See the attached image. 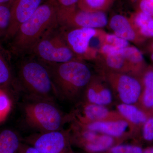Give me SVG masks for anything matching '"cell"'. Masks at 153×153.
<instances>
[{
  "label": "cell",
  "instance_id": "21",
  "mask_svg": "<svg viewBox=\"0 0 153 153\" xmlns=\"http://www.w3.org/2000/svg\"><path fill=\"white\" fill-rule=\"evenodd\" d=\"M115 138L100 133L92 142L84 146L82 149L88 152H100L107 150L112 147Z\"/></svg>",
  "mask_w": 153,
  "mask_h": 153
},
{
  "label": "cell",
  "instance_id": "4",
  "mask_svg": "<svg viewBox=\"0 0 153 153\" xmlns=\"http://www.w3.org/2000/svg\"><path fill=\"white\" fill-rule=\"evenodd\" d=\"M24 105L25 120L28 125L40 132L63 129L64 125L72 120L73 113L65 114L55 102L30 99Z\"/></svg>",
  "mask_w": 153,
  "mask_h": 153
},
{
  "label": "cell",
  "instance_id": "14",
  "mask_svg": "<svg viewBox=\"0 0 153 153\" xmlns=\"http://www.w3.org/2000/svg\"><path fill=\"white\" fill-rule=\"evenodd\" d=\"M85 88V97L87 102L104 106L112 102L111 90L101 82L92 79Z\"/></svg>",
  "mask_w": 153,
  "mask_h": 153
},
{
  "label": "cell",
  "instance_id": "8",
  "mask_svg": "<svg viewBox=\"0 0 153 153\" xmlns=\"http://www.w3.org/2000/svg\"><path fill=\"white\" fill-rule=\"evenodd\" d=\"M25 141L41 153H73L68 129L33 134L26 137Z\"/></svg>",
  "mask_w": 153,
  "mask_h": 153
},
{
  "label": "cell",
  "instance_id": "25",
  "mask_svg": "<svg viewBox=\"0 0 153 153\" xmlns=\"http://www.w3.org/2000/svg\"><path fill=\"white\" fill-rule=\"evenodd\" d=\"M99 37L101 45L103 44H108L118 48H124L130 46L129 41L114 34H107L100 31Z\"/></svg>",
  "mask_w": 153,
  "mask_h": 153
},
{
  "label": "cell",
  "instance_id": "26",
  "mask_svg": "<svg viewBox=\"0 0 153 153\" xmlns=\"http://www.w3.org/2000/svg\"><path fill=\"white\" fill-rule=\"evenodd\" d=\"M12 102L5 89L0 88V123L5 120L11 109Z\"/></svg>",
  "mask_w": 153,
  "mask_h": 153
},
{
  "label": "cell",
  "instance_id": "27",
  "mask_svg": "<svg viewBox=\"0 0 153 153\" xmlns=\"http://www.w3.org/2000/svg\"><path fill=\"white\" fill-rule=\"evenodd\" d=\"M141 148L136 146L118 145L111 147L108 149L109 153H143Z\"/></svg>",
  "mask_w": 153,
  "mask_h": 153
},
{
  "label": "cell",
  "instance_id": "13",
  "mask_svg": "<svg viewBox=\"0 0 153 153\" xmlns=\"http://www.w3.org/2000/svg\"><path fill=\"white\" fill-rule=\"evenodd\" d=\"M110 27L114 35L137 44H142L146 40L140 36L131 20L121 15H116L110 20Z\"/></svg>",
  "mask_w": 153,
  "mask_h": 153
},
{
  "label": "cell",
  "instance_id": "17",
  "mask_svg": "<svg viewBox=\"0 0 153 153\" xmlns=\"http://www.w3.org/2000/svg\"><path fill=\"white\" fill-rule=\"evenodd\" d=\"M117 111L135 130L142 128L148 118L151 116L136 105L120 103L117 106Z\"/></svg>",
  "mask_w": 153,
  "mask_h": 153
},
{
  "label": "cell",
  "instance_id": "15",
  "mask_svg": "<svg viewBox=\"0 0 153 153\" xmlns=\"http://www.w3.org/2000/svg\"><path fill=\"white\" fill-rule=\"evenodd\" d=\"M143 85L141 95L136 105L150 116L153 107V67H147L140 77Z\"/></svg>",
  "mask_w": 153,
  "mask_h": 153
},
{
  "label": "cell",
  "instance_id": "5",
  "mask_svg": "<svg viewBox=\"0 0 153 153\" xmlns=\"http://www.w3.org/2000/svg\"><path fill=\"white\" fill-rule=\"evenodd\" d=\"M31 53L45 63H63L77 59L57 28L42 38Z\"/></svg>",
  "mask_w": 153,
  "mask_h": 153
},
{
  "label": "cell",
  "instance_id": "6",
  "mask_svg": "<svg viewBox=\"0 0 153 153\" xmlns=\"http://www.w3.org/2000/svg\"><path fill=\"white\" fill-rule=\"evenodd\" d=\"M103 76L120 103L137 105L143 90L140 77L105 69Z\"/></svg>",
  "mask_w": 153,
  "mask_h": 153
},
{
  "label": "cell",
  "instance_id": "9",
  "mask_svg": "<svg viewBox=\"0 0 153 153\" xmlns=\"http://www.w3.org/2000/svg\"><path fill=\"white\" fill-rule=\"evenodd\" d=\"M59 25L67 27L89 28L97 29L108 24L103 11H87L80 9L66 13L58 15Z\"/></svg>",
  "mask_w": 153,
  "mask_h": 153
},
{
  "label": "cell",
  "instance_id": "18",
  "mask_svg": "<svg viewBox=\"0 0 153 153\" xmlns=\"http://www.w3.org/2000/svg\"><path fill=\"white\" fill-rule=\"evenodd\" d=\"M131 20L144 40L153 38V17L138 11L134 14Z\"/></svg>",
  "mask_w": 153,
  "mask_h": 153
},
{
  "label": "cell",
  "instance_id": "19",
  "mask_svg": "<svg viewBox=\"0 0 153 153\" xmlns=\"http://www.w3.org/2000/svg\"><path fill=\"white\" fill-rule=\"evenodd\" d=\"M22 143L18 134L13 130L0 131V153H17Z\"/></svg>",
  "mask_w": 153,
  "mask_h": 153
},
{
  "label": "cell",
  "instance_id": "24",
  "mask_svg": "<svg viewBox=\"0 0 153 153\" xmlns=\"http://www.w3.org/2000/svg\"><path fill=\"white\" fill-rule=\"evenodd\" d=\"M110 0H79V9L87 11H103L109 5Z\"/></svg>",
  "mask_w": 153,
  "mask_h": 153
},
{
  "label": "cell",
  "instance_id": "32",
  "mask_svg": "<svg viewBox=\"0 0 153 153\" xmlns=\"http://www.w3.org/2000/svg\"><path fill=\"white\" fill-rule=\"evenodd\" d=\"M13 0H0V4H8L12 2Z\"/></svg>",
  "mask_w": 153,
  "mask_h": 153
},
{
  "label": "cell",
  "instance_id": "2",
  "mask_svg": "<svg viewBox=\"0 0 153 153\" xmlns=\"http://www.w3.org/2000/svg\"><path fill=\"white\" fill-rule=\"evenodd\" d=\"M44 63L59 97L68 100L78 98L92 79L90 68L81 60L76 59L63 63Z\"/></svg>",
  "mask_w": 153,
  "mask_h": 153
},
{
  "label": "cell",
  "instance_id": "34",
  "mask_svg": "<svg viewBox=\"0 0 153 153\" xmlns=\"http://www.w3.org/2000/svg\"><path fill=\"white\" fill-rule=\"evenodd\" d=\"M152 115H153V107L152 108Z\"/></svg>",
  "mask_w": 153,
  "mask_h": 153
},
{
  "label": "cell",
  "instance_id": "33",
  "mask_svg": "<svg viewBox=\"0 0 153 153\" xmlns=\"http://www.w3.org/2000/svg\"><path fill=\"white\" fill-rule=\"evenodd\" d=\"M150 54L151 60L153 62V52L150 53Z\"/></svg>",
  "mask_w": 153,
  "mask_h": 153
},
{
  "label": "cell",
  "instance_id": "12",
  "mask_svg": "<svg viewBox=\"0 0 153 153\" xmlns=\"http://www.w3.org/2000/svg\"><path fill=\"white\" fill-rule=\"evenodd\" d=\"M74 122L83 128L107 135L113 137L119 138L136 130L125 119L102 121L80 123Z\"/></svg>",
  "mask_w": 153,
  "mask_h": 153
},
{
  "label": "cell",
  "instance_id": "31",
  "mask_svg": "<svg viewBox=\"0 0 153 153\" xmlns=\"http://www.w3.org/2000/svg\"><path fill=\"white\" fill-rule=\"evenodd\" d=\"M143 153H153V147L147 148L144 150L143 151Z\"/></svg>",
  "mask_w": 153,
  "mask_h": 153
},
{
  "label": "cell",
  "instance_id": "29",
  "mask_svg": "<svg viewBox=\"0 0 153 153\" xmlns=\"http://www.w3.org/2000/svg\"><path fill=\"white\" fill-rule=\"evenodd\" d=\"M139 8V11L153 17V0H140Z\"/></svg>",
  "mask_w": 153,
  "mask_h": 153
},
{
  "label": "cell",
  "instance_id": "23",
  "mask_svg": "<svg viewBox=\"0 0 153 153\" xmlns=\"http://www.w3.org/2000/svg\"><path fill=\"white\" fill-rule=\"evenodd\" d=\"M12 82L13 75L10 68L0 51V88L5 89Z\"/></svg>",
  "mask_w": 153,
  "mask_h": 153
},
{
  "label": "cell",
  "instance_id": "30",
  "mask_svg": "<svg viewBox=\"0 0 153 153\" xmlns=\"http://www.w3.org/2000/svg\"><path fill=\"white\" fill-rule=\"evenodd\" d=\"M147 50L149 53L153 52V38L152 39L150 42L148 44Z\"/></svg>",
  "mask_w": 153,
  "mask_h": 153
},
{
  "label": "cell",
  "instance_id": "28",
  "mask_svg": "<svg viewBox=\"0 0 153 153\" xmlns=\"http://www.w3.org/2000/svg\"><path fill=\"white\" fill-rule=\"evenodd\" d=\"M143 136L146 140H153V115L149 117L143 125Z\"/></svg>",
  "mask_w": 153,
  "mask_h": 153
},
{
  "label": "cell",
  "instance_id": "20",
  "mask_svg": "<svg viewBox=\"0 0 153 153\" xmlns=\"http://www.w3.org/2000/svg\"><path fill=\"white\" fill-rule=\"evenodd\" d=\"M104 63L109 71L131 74L129 64L125 58L120 55H102Z\"/></svg>",
  "mask_w": 153,
  "mask_h": 153
},
{
  "label": "cell",
  "instance_id": "10",
  "mask_svg": "<svg viewBox=\"0 0 153 153\" xmlns=\"http://www.w3.org/2000/svg\"><path fill=\"white\" fill-rule=\"evenodd\" d=\"M44 0H13L11 3L10 27L5 38L12 39L22 24L44 3Z\"/></svg>",
  "mask_w": 153,
  "mask_h": 153
},
{
  "label": "cell",
  "instance_id": "7",
  "mask_svg": "<svg viewBox=\"0 0 153 153\" xmlns=\"http://www.w3.org/2000/svg\"><path fill=\"white\" fill-rule=\"evenodd\" d=\"M60 27V33L77 59L88 60L95 57V49L90 47V42L100 31L93 28Z\"/></svg>",
  "mask_w": 153,
  "mask_h": 153
},
{
  "label": "cell",
  "instance_id": "11",
  "mask_svg": "<svg viewBox=\"0 0 153 153\" xmlns=\"http://www.w3.org/2000/svg\"><path fill=\"white\" fill-rule=\"evenodd\" d=\"M73 113V120L80 123L124 119L117 111H112L106 106L93 104L86 101L82 105L79 111Z\"/></svg>",
  "mask_w": 153,
  "mask_h": 153
},
{
  "label": "cell",
  "instance_id": "22",
  "mask_svg": "<svg viewBox=\"0 0 153 153\" xmlns=\"http://www.w3.org/2000/svg\"><path fill=\"white\" fill-rule=\"evenodd\" d=\"M11 3L0 4V39L5 38L10 27Z\"/></svg>",
  "mask_w": 153,
  "mask_h": 153
},
{
  "label": "cell",
  "instance_id": "1",
  "mask_svg": "<svg viewBox=\"0 0 153 153\" xmlns=\"http://www.w3.org/2000/svg\"><path fill=\"white\" fill-rule=\"evenodd\" d=\"M58 8L56 0H47L22 24L12 38V52L16 54L30 53L42 38L57 28Z\"/></svg>",
  "mask_w": 153,
  "mask_h": 153
},
{
  "label": "cell",
  "instance_id": "16",
  "mask_svg": "<svg viewBox=\"0 0 153 153\" xmlns=\"http://www.w3.org/2000/svg\"><path fill=\"white\" fill-rule=\"evenodd\" d=\"M117 55L125 58L131 69V75L140 77L147 66L143 53L134 46H129L117 49Z\"/></svg>",
  "mask_w": 153,
  "mask_h": 153
},
{
  "label": "cell",
  "instance_id": "3",
  "mask_svg": "<svg viewBox=\"0 0 153 153\" xmlns=\"http://www.w3.org/2000/svg\"><path fill=\"white\" fill-rule=\"evenodd\" d=\"M20 85L30 99L55 102L59 94L44 62L30 60L22 62L18 72Z\"/></svg>",
  "mask_w": 153,
  "mask_h": 153
}]
</instances>
